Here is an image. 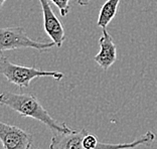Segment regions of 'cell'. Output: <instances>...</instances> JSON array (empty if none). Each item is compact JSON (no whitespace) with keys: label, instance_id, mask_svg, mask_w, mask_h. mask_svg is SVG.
<instances>
[{"label":"cell","instance_id":"obj_7","mask_svg":"<svg viewBox=\"0 0 157 149\" xmlns=\"http://www.w3.org/2000/svg\"><path fill=\"white\" fill-rule=\"evenodd\" d=\"M99 44L100 52L95 55L94 61L99 63L102 70L107 71L117 61V47L106 28H103V34L100 37Z\"/></svg>","mask_w":157,"mask_h":149},{"label":"cell","instance_id":"obj_8","mask_svg":"<svg viewBox=\"0 0 157 149\" xmlns=\"http://www.w3.org/2000/svg\"><path fill=\"white\" fill-rule=\"evenodd\" d=\"M121 0H107L103 4V6L100 9L99 17H98V26L101 28H106L108 24L113 20L115 17L118 6Z\"/></svg>","mask_w":157,"mask_h":149},{"label":"cell","instance_id":"obj_1","mask_svg":"<svg viewBox=\"0 0 157 149\" xmlns=\"http://www.w3.org/2000/svg\"><path fill=\"white\" fill-rule=\"evenodd\" d=\"M156 135L151 130L132 142L103 143L98 137L88 132L85 128L74 129L69 133H55L51 140L49 149H134L139 146H151Z\"/></svg>","mask_w":157,"mask_h":149},{"label":"cell","instance_id":"obj_3","mask_svg":"<svg viewBox=\"0 0 157 149\" xmlns=\"http://www.w3.org/2000/svg\"><path fill=\"white\" fill-rule=\"evenodd\" d=\"M0 73L9 83L15 85L19 89L28 88L30 82L35 78L51 77L56 81H60L63 78V74L60 72L42 71L35 67H25L13 63L3 55V52L0 58Z\"/></svg>","mask_w":157,"mask_h":149},{"label":"cell","instance_id":"obj_10","mask_svg":"<svg viewBox=\"0 0 157 149\" xmlns=\"http://www.w3.org/2000/svg\"><path fill=\"white\" fill-rule=\"evenodd\" d=\"M91 0H77L78 4L81 5V6H86L89 4V2H90Z\"/></svg>","mask_w":157,"mask_h":149},{"label":"cell","instance_id":"obj_9","mask_svg":"<svg viewBox=\"0 0 157 149\" xmlns=\"http://www.w3.org/2000/svg\"><path fill=\"white\" fill-rule=\"evenodd\" d=\"M51 1L59 8L60 15L66 17L70 11V1L71 0H51Z\"/></svg>","mask_w":157,"mask_h":149},{"label":"cell","instance_id":"obj_6","mask_svg":"<svg viewBox=\"0 0 157 149\" xmlns=\"http://www.w3.org/2000/svg\"><path fill=\"white\" fill-rule=\"evenodd\" d=\"M44 15V27L46 34L52 38L58 48H62L63 41L66 40L65 29L62 22L53 13L51 4L48 0H39Z\"/></svg>","mask_w":157,"mask_h":149},{"label":"cell","instance_id":"obj_4","mask_svg":"<svg viewBox=\"0 0 157 149\" xmlns=\"http://www.w3.org/2000/svg\"><path fill=\"white\" fill-rule=\"evenodd\" d=\"M56 44L52 40L42 42L33 40L28 36L25 29L21 26L2 27L0 29V51H13L19 48H33L38 52H48Z\"/></svg>","mask_w":157,"mask_h":149},{"label":"cell","instance_id":"obj_11","mask_svg":"<svg viewBox=\"0 0 157 149\" xmlns=\"http://www.w3.org/2000/svg\"><path fill=\"white\" fill-rule=\"evenodd\" d=\"M6 1V0H0V6H3V4H4V2Z\"/></svg>","mask_w":157,"mask_h":149},{"label":"cell","instance_id":"obj_5","mask_svg":"<svg viewBox=\"0 0 157 149\" xmlns=\"http://www.w3.org/2000/svg\"><path fill=\"white\" fill-rule=\"evenodd\" d=\"M0 140L4 149H30L33 143V136L26 130L1 122Z\"/></svg>","mask_w":157,"mask_h":149},{"label":"cell","instance_id":"obj_2","mask_svg":"<svg viewBox=\"0 0 157 149\" xmlns=\"http://www.w3.org/2000/svg\"><path fill=\"white\" fill-rule=\"evenodd\" d=\"M0 104L10 108L21 117H29L48 126L53 133H69L74 129L66 123L55 120L44 108L36 96L33 94H16L4 92L0 95Z\"/></svg>","mask_w":157,"mask_h":149}]
</instances>
